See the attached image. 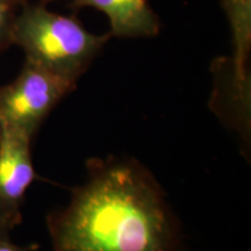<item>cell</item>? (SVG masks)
Wrapping results in <instances>:
<instances>
[{
    "instance_id": "ba28073f",
    "label": "cell",
    "mask_w": 251,
    "mask_h": 251,
    "mask_svg": "<svg viewBox=\"0 0 251 251\" xmlns=\"http://www.w3.org/2000/svg\"><path fill=\"white\" fill-rule=\"evenodd\" d=\"M37 249L36 244H30V246L21 247L11 242L8 234H0V251H34Z\"/></svg>"
},
{
    "instance_id": "5b68a950",
    "label": "cell",
    "mask_w": 251,
    "mask_h": 251,
    "mask_svg": "<svg viewBox=\"0 0 251 251\" xmlns=\"http://www.w3.org/2000/svg\"><path fill=\"white\" fill-rule=\"evenodd\" d=\"M72 5L102 12L108 18L111 36L152 37L161 30V20L148 0H72Z\"/></svg>"
},
{
    "instance_id": "6da1fadb",
    "label": "cell",
    "mask_w": 251,
    "mask_h": 251,
    "mask_svg": "<svg viewBox=\"0 0 251 251\" xmlns=\"http://www.w3.org/2000/svg\"><path fill=\"white\" fill-rule=\"evenodd\" d=\"M54 251H178L163 191L135 162H90L67 208L48 216Z\"/></svg>"
},
{
    "instance_id": "9c48e42d",
    "label": "cell",
    "mask_w": 251,
    "mask_h": 251,
    "mask_svg": "<svg viewBox=\"0 0 251 251\" xmlns=\"http://www.w3.org/2000/svg\"><path fill=\"white\" fill-rule=\"evenodd\" d=\"M12 1L15 2V4H19V2H24V1H27V0H12Z\"/></svg>"
},
{
    "instance_id": "3957f363",
    "label": "cell",
    "mask_w": 251,
    "mask_h": 251,
    "mask_svg": "<svg viewBox=\"0 0 251 251\" xmlns=\"http://www.w3.org/2000/svg\"><path fill=\"white\" fill-rule=\"evenodd\" d=\"M76 86L25 61L18 77L0 87V127L33 139L51 109Z\"/></svg>"
},
{
    "instance_id": "277c9868",
    "label": "cell",
    "mask_w": 251,
    "mask_h": 251,
    "mask_svg": "<svg viewBox=\"0 0 251 251\" xmlns=\"http://www.w3.org/2000/svg\"><path fill=\"white\" fill-rule=\"evenodd\" d=\"M31 139L0 127V234L21 224L27 190L36 174L30 152Z\"/></svg>"
},
{
    "instance_id": "52a82bcc",
    "label": "cell",
    "mask_w": 251,
    "mask_h": 251,
    "mask_svg": "<svg viewBox=\"0 0 251 251\" xmlns=\"http://www.w3.org/2000/svg\"><path fill=\"white\" fill-rule=\"evenodd\" d=\"M15 2L0 0V51L12 45V28L15 19Z\"/></svg>"
},
{
    "instance_id": "8992f818",
    "label": "cell",
    "mask_w": 251,
    "mask_h": 251,
    "mask_svg": "<svg viewBox=\"0 0 251 251\" xmlns=\"http://www.w3.org/2000/svg\"><path fill=\"white\" fill-rule=\"evenodd\" d=\"M221 5L233 36V81L241 89H250L247 65L251 49V0H221Z\"/></svg>"
},
{
    "instance_id": "7a4b0ae2",
    "label": "cell",
    "mask_w": 251,
    "mask_h": 251,
    "mask_svg": "<svg viewBox=\"0 0 251 251\" xmlns=\"http://www.w3.org/2000/svg\"><path fill=\"white\" fill-rule=\"evenodd\" d=\"M111 39L97 35L75 18L55 13L42 4H28L15 14L12 45L29 61L77 85L81 75Z\"/></svg>"
}]
</instances>
